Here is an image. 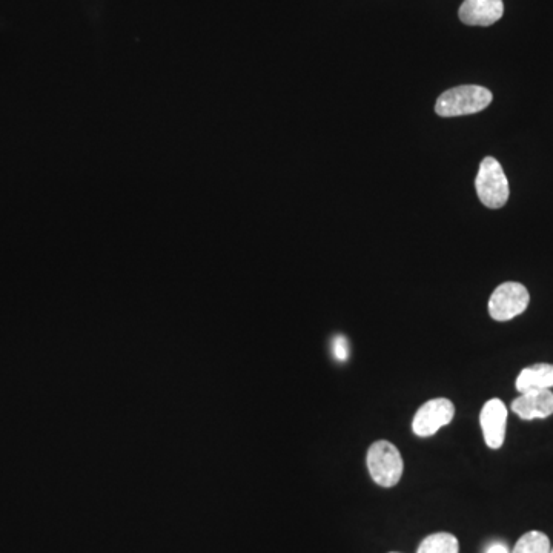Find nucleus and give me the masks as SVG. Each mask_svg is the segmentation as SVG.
Returning <instances> with one entry per match:
<instances>
[{"label": "nucleus", "instance_id": "1", "mask_svg": "<svg viewBox=\"0 0 553 553\" xmlns=\"http://www.w3.org/2000/svg\"><path fill=\"white\" fill-rule=\"evenodd\" d=\"M492 99L494 96L487 88L463 85L441 94L435 103V113L441 117L469 116L486 110Z\"/></svg>", "mask_w": 553, "mask_h": 553}, {"label": "nucleus", "instance_id": "2", "mask_svg": "<svg viewBox=\"0 0 553 553\" xmlns=\"http://www.w3.org/2000/svg\"><path fill=\"white\" fill-rule=\"evenodd\" d=\"M372 480L381 487L397 486L403 475V458L400 451L389 441H375L366 457Z\"/></svg>", "mask_w": 553, "mask_h": 553}, {"label": "nucleus", "instance_id": "3", "mask_svg": "<svg viewBox=\"0 0 553 553\" xmlns=\"http://www.w3.org/2000/svg\"><path fill=\"white\" fill-rule=\"evenodd\" d=\"M478 199L486 208L500 209L509 200V182L503 166L494 157H486L478 169L475 179Z\"/></svg>", "mask_w": 553, "mask_h": 553}, {"label": "nucleus", "instance_id": "4", "mask_svg": "<svg viewBox=\"0 0 553 553\" xmlns=\"http://www.w3.org/2000/svg\"><path fill=\"white\" fill-rule=\"evenodd\" d=\"M530 295L526 286L517 282H506L492 292L489 300V314L497 322H509L526 311Z\"/></svg>", "mask_w": 553, "mask_h": 553}, {"label": "nucleus", "instance_id": "5", "mask_svg": "<svg viewBox=\"0 0 553 553\" xmlns=\"http://www.w3.org/2000/svg\"><path fill=\"white\" fill-rule=\"evenodd\" d=\"M455 417V406L448 398H434L424 403L412 421V431L418 437H432Z\"/></svg>", "mask_w": 553, "mask_h": 553}, {"label": "nucleus", "instance_id": "6", "mask_svg": "<svg viewBox=\"0 0 553 553\" xmlns=\"http://www.w3.org/2000/svg\"><path fill=\"white\" fill-rule=\"evenodd\" d=\"M481 429L487 448L500 449L506 438L507 409L503 401L494 398L481 409Z\"/></svg>", "mask_w": 553, "mask_h": 553}, {"label": "nucleus", "instance_id": "7", "mask_svg": "<svg viewBox=\"0 0 553 553\" xmlns=\"http://www.w3.org/2000/svg\"><path fill=\"white\" fill-rule=\"evenodd\" d=\"M503 14V0H464L458 11L461 22L471 27H491Z\"/></svg>", "mask_w": 553, "mask_h": 553}, {"label": "nucleus", "instance_id": "8", "mask_svg": "<svg viewBox=\"0 0 553 553\" xmlns=\"http://www.w3.org/2000/svg\"><path fill=\"white\" fill-rule=\"evenodd\" d=\"M512 411L521 420H537L553 414V392L550 389L523 392L512 403Z\"/></svg>", "mask_w": 553, "mask_h": 553}, {"label": "nucleus", "instance_id": "9", "mask_svg": "<svg viewBox=\"0 0 553 553\" xmlns=\"http://www.w3.org/2000/svg\"><path fill=\"white\" fill-rule=\"evenodd\" d=\"M515 386H517V391L520 394L527 391L553 388V365L540 363V365L523 369L518 375Z\"/></svg>", "mask_w": 553, "mask_h": 553}, {"label": "nucleus", "instance_id": "10", "mask_svg": "<svg viewBox=\"0 0 553 553\" xmlns=\"http://www.w3.org/2000/svg\"><path fill=\"white\" fill-rule=\"evenodd\" d=\"M417 553H460L457 537L449 532H438L421 541Z\"/></svg>", "mask_w": 553, "mask_h": 553}, {"label": "nucleus", "instance_id": "11", "mask_svg": "<svg viewBox=\"0 0 553 553\" xmlns=\"http://www.w3.org/2000/svg\"><path fill=\"white\" fill-rule=\"evenodd\" d=\"M550 540L540 530H530L515 544L512 553H550Z\"/></svg>", "mask_w": 553, "mask_h": 553}, {"label": "nucleus", "instance_id": "12", "mask_svg": "<svg viewBox=\"0 0 553 553\" xmlns=\"http://www.w3.org/2000/svg\"><path fill=\"white\" fill-rule=\"evenodd\" d=\"M334 355L337 360L345 361L348 358V342L345 337H337L334 340Z\"/></svg>", "mask_w": 553, "mask_h": 553}, {"label": "nucleus", "instance_id": "13", "mask_svg": "<svg viewBox=\"0 0 553 553\" xmlns=\"http://www.w3.org/2000/svg\"><path fill=\"white\" fill-rule=\"evenodd\" d=\"M486 553H509V550H507V547L504 546V544H492L489 549H487Z\"/></svg>", "mask_w": 553, "mask_h": 553}, {"label": "nucleus", "instance_id": "14", "mask_svg": "<svg viewBox=\"0 0 553 553\" xmlns=\"http://www.w3.org/2000/svg\"><path fill=\"white\" fill-rule=\"evenodd\" d=\"M550 553H553V549H550Z\"/></svg>", "mask_w": 553, "mask_h": 553}, {"label": "nucleus", "instance_id": "15", "mask_svg": "<svg viewBox=\"0 0 553 553\" xmlns=\"http://www.w3.org/2000/svg\"><path fill=\"white\" fill-rule=\"evenodd\" d=\"M392 553H394V552H392Z\"/></svg>", "mask_w": 553, "mask_h": 553}]
</instances>
